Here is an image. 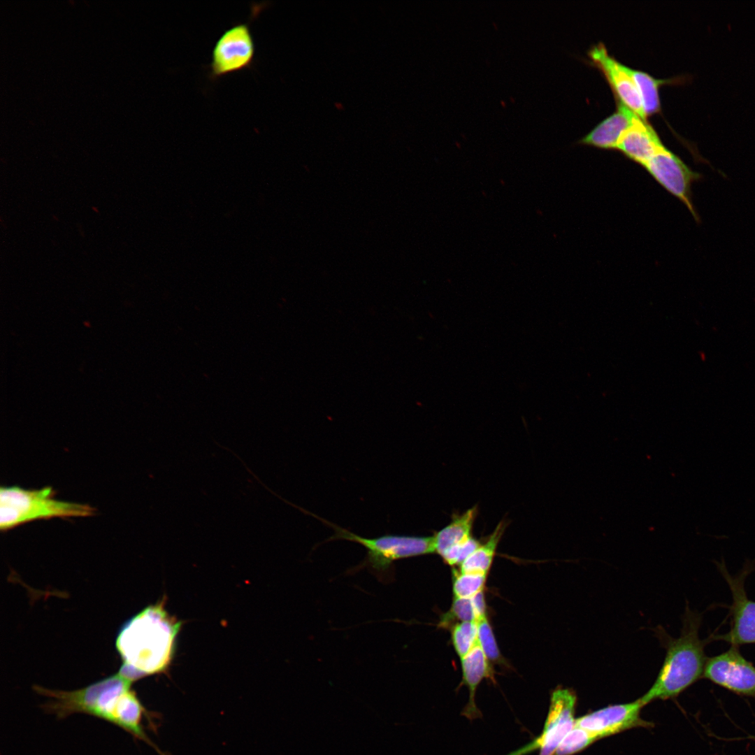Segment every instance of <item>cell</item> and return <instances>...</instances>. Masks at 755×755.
Masks as SVG:
<instances>
[{"label": "cell", "mask_w": 755, "mask_h": 755, "mask_svg": "<svg viewBox=\"0 0 755 755\" xmlns=\"http://www.w3.org/2000/svg\"><path fill=\"white\" fill-rule=\"evenodd\" d=\"M180 626L164 608L163 601L149 605L131 619L116 640L123 660L119 673L133 682L165 670L173 657Z\"/></svg>", "instance_id": "7a4b0ae2"}, {"label": "cell", "mask_w": 755, "mask_h": 755, "mask_svg": "<svg viewBox=\"0 0 755 755\" xmlns=\"http://www.w3.org/2000/svg\"><path fill=\"white\" fill-rule=\"evenodd\" d=\"M303 511L319 519L334 530V534L325 540V542L334 540H346L357 542L366 549V556L361 563L350 570L351 573L362 568H368L380 580L386 581L392 575L395 561L435 552L433 536L385 534L377 538H366L340 527L309 511L303 510Z\"/></svg>", "instance_id": "277c9868"}, {"label": "cell", "mask_w": 755, "mask_h": 755, "mask_svg": "<svg viewBox=\"0 0 755 755\" xmlns=\"http://www.w3.org/2000/svg\"><path fill=\"white\" fill-rule=\"evenodd\" d=\"M663 146L647 120L635 115L631 124L621 134L616 150L642 166Z\"/></svg>", "instance_id": "4fadbf2b"}, {"label": "cell", "mask_w": 755, "mask_h": 755, "mask_svg": "<svg viewBox=\"0 0 755 755\" xmlns=\"http://www.w3.org/2000/svg\"><path fill=\"white\" fill-rule=\"evenodd\" d=\"M131 684L130 680L118 672L73 691L49 689L38 685H34L33 689L38 694L49 698L41 706L47 713L59 719L76 713L97 717L117 726L134 738L150 745L159 755H164L147 735L145 721L152 723L151 712L131 689Z\"/></svg>", "instance_id": "6da1fadb"}, {"label": "cell", "mask_w": 755, "mask_h": 755, "mask_svg": "<svg viewBox=\"0 0 755 755\" xmlns=\"http://www.w3.org/2000/svg\"><path fill=\"white\" fill-rule=\"evenodd\" d=\"M718 568L729 586L732 603L730 607L731 628L727 633L712 635L708 641L722 640L731 646L755 643V601L749 599L745 591V580L752 570V564L746 565L737 575H731L724 563H717Z\"/></svg>", "instance_id": "ba28073f"}, {"label": "cell", "mask_w": 755, "mask_h": 755, "mask_svg": "<svg viewBox=\"0 0 755 755\" xmlns=\"http://www.w3.org/2000/svg\"><path fill=\"white\" fill-rule=\"evenodd\" d=\"M462 670V683L469 691V698L461 714L469 720H474L482 716L475 702V694L478 685L486 678L494 680L489 661L478 643L464 656L461 658Z\"/></svg>", "instance_id": "5bb4252c"}, {"label": "cell", "mask_w": 755, "mask_h": 755, "mask_svg": "<svg viewBox=\"0 0 755 755\" xmlns=\"http://www.w3.org/2000/svg\"><path fill=\"white\" fill-rule=\"evenodd\" d=\"M701 617L686 606L678 638L670 636L662 626L654 629L655 636L666 649V656L657 677L648 691L640 698L642 704L656 699L675 697L703 675L707 657L699 628Z\"/></svg>", "instance_id": "3957f363"}, {"label": "cell", "mask_w": 755, "mask_h": 755, "mask_svg": "<svg viewBox=\"0 0 755 755\" xmlns=\"http://www.w3.org/2000/svg\"><path fill=\"white\" fill-rule=\"evenodd\" d=\"M479 620L472 597L454 598L450 610L441 617L440 626L445 627L454 621H476Z\"/></svg>", "instance_id": "7402d4cb"}, {"label": "cell", "mask_w": 755, "mask_h": 755, "mask_svg": "<svg viewBox=\"0 0 755 755\" xmlns=\"http://www.w3.org/2000/svg\"><path fill=\"white\" fill-rule=\"evenodd\" d=\"M266 6L265 3L253 4L247 22L233 24L217 40L208 66V77L211 80L252 66L255 57V43L250 24Z\"/></svg>", "instance_id": "8992f818"}, {"label": "cell", "mask_w": 755, "mask_h": 755, "mask_svg": "<svg viewBox=\"0 0 755 755\" xmlns=\"http://www.w3.org/2000/svg\"><path fill=\"white\" fill-rule=\"evenodd\" d=\"M506 524L501 521L485 542L473 552L461 565L459 571L466 573L487 575L491 568L498 542L504 533Z\"/></svg>", "instance_id": "ac0fdd59"}, {"label": "cell", "mask_w": 755, "mask_h": 755, "mask_svg": "<svg viewBox=\"0 0 755 755\" xmlns=\"http://www.w3.org/2000/svg\"><path fill=\"white\" fill-rule=\"evenodd\" d=\"M596 740L597 738L592 733L575 724L563 738L554 755H573L584 749Z\"/></svg>", "instance_id": "44dd1931"}, {"label": "cell", "mask_w": 755, "mask_h": 755, "mask_svg": "<svg viewBox=\"0 0 755 755\" xmlns=\"http://www.w3.org/2000/svg\"><path fill=\"white\" fill-rule=\"evenodd\" d=\"M487 575L453 570L454 598H471L482 591Z\"/></svg>", "instance_id": "ffe728a7"}, {"label": "cell", "mask_w": 755, "mask_h": 755, "mask_svg": "<svg viewBox=\"0 0 755 755\" xmlns=\"http://www.w3.org/2000/svg\"><path fill=\"white\" fill-rule=\"evenodd\" d=\"M576 702V694L570 689L559 687L553 691L542 732L531 744V749H539V755H554L575 725Z\"/></svg>", "instance_id": "30bf717a"}, {"label": "cell", "mask_w": 755, "mask_h": 755, "mask_svg": "<svg viewBox=\"0 0 755 755\" xmlns=\"http://www.w3.org/2000/svg\"><path fill=\"white\" fill-rule=\"evenodd\" d=\"M473 535L446 550L440 556L450 566L461 565L481 545Z\"/></svg>", "instance_id": "cb8c5ba5"}, {"label": "cell", "mask_w": 755, "mask_h": 755, "mask_svg": "<svg viewBox=\"0 0 755 755\" xmlns=\"http://www.w3.org/2000/svg\"><path fill=\"white\" fill-rule=\"evenodd\" d=\"M477 643L489 661L496 663L502 661L493 630L487 617L477 621Z\"/></svg>", "instance_id": "603a6c76"}, {"label": "cell", "mask_w": 755, "mask_h": 755, "mask_svg": "<svg viewBox=\"0 0 755 755\" xmlns=\"http://www.w3.org/2000/svg\"><path fill=\"white\" fill-rule=\"evenodd\" d=\"M751 738H752V739H754V740H755V737H751Z\"/></svg>", "instance_id": "d4e9b609"}, {"label": "cell", "mask_w": 755, "mask_h": 755, "mask_svg": "<svg viewBox=\"0 0 755 755\" xmlns=\"http://www.w3.org/2000/svg\"><path fill=\"white\" fill-rule=\"evenodd\" d=\"M644 705L640 698L624 704L609 705L576 719L575 724L592 733L597 739L627 729L649 726L640 717Z\"/></svg>", "instance_id": "7c38bea8"}, {"label": "cell", "mask_w": 755, "mask_h": 755, "mask_svg": "<svg viewBox=\"0 0 755 755\" xmlns=\"http://www.w3.org/2000/svg\"><path fill=\"white\" fill-rule=\"evenodd\" d=\"M703 677L736 695L755 698V666L738 647L707 658Z\"/></svg>", "instance_id": "9c48e42d"}, {"label": "cell", "mask_w": 755, "mask_h": 755, "mask_svg": "<svg viewBox=\"0 0 755 755\" xmlns=\"http://www.w3.org/2000/svg\"><path fill=\"white\" fill-rule=\"evenodd\" d=\"M629 73L639 92L647 118L661 110L659 92L660 87L666 84L681 83L682 80H684L682 77L666 80L656 79L646 72L631 68Z\"/></svg>", "instance_id": "e0dca14e"}, {"label": "cell", "mask_w": 755, "mask_h": 755, "mask_svg": "<svg viewBox=\"0 0 755 755\" xmlns=\"http://www.w3.org/2000/svg\"><path fill=\"white\" fill-rule=\"evenodd\" d=\"M592 66L596 67L609 83L617 101L628 107L643 120L646 117L636 85L629 73V67L610 55L602 43L594 45L588 52Z\"/></svg>", "instance_id": "8fae6325"}, {"label": "cell", "mask_w": 755, "mask_h": 755, "mask_svg": "<svg viewBox=\"0 0 755 755\" xmlns=\"http://www.w3.org/2000/svg\"><path fill=\"white\" fill-rule=\"evenodd\" d=\"M453 647L460 658L467 654L477 644V622L461 621L452 628Z\"/></svg>", "instance_id": "d6986e66"}, {"label": "cell", "mask_w": 755, "mask_h": 755, "mask_svg": "<svg viewBox=\"0 0 755 755\" xmlns=\"http://www.w3.org/2000/svg\"><path fill=\"white\" fill-rule=\"evenodd\" d=\"M52 487L24 489L19 487L0 490V527L8 531L31 521L51 518L86 517L94 514L88 504L71 503L55 498Z\"/></svg>", "instance_id": "5b68a950"}, {"label": "cell", "mask_w": 755, "mask_h": 755, "mask_svg": "<svg viewBox=\"0 0 755 755\" xmlns=\"http://www.w3.org/2000/svg\"><path fill=\"white\" fill-rule=\"evenodd\" d=\"M477 512L475 506L462 514L454 515L449 524L435 533L433 535L435 552L441 556L450 547L470 537Z\"/></svg>", "instance_id": "2e32d148"}, {"label": "cell", "mask_w": 755, "mask_h": 755, "mask_svg": "<svg viewBox=\"0 0 755 755\" xmlns=\"http://www.w3.org/2000/svg\"><path fill=\"white\" fill-rule=\"evenodd\" d=\"M616 103V110L599 122L579 143L601 149H617L621 134L637 115L621 102Z\"/></svg>", "instance_id": "9a60e30c"}, {"label": "cell", "mask_w": 755, "mask_h": 755, "mask_svg": "<svg viewBox=\"0 0 755 755\" xmlns=\"http://www.w3.org/2000/svg\"><path fill=\"white\" fill-rule=\"evenodd\" d=\"M642 166L666 190L684 203L697 224L700 223L693 202L691 187L703 180V174L693 171L665 146Z\"/></svg>", "instance_id": "52a82bcc"}]
</instances>
